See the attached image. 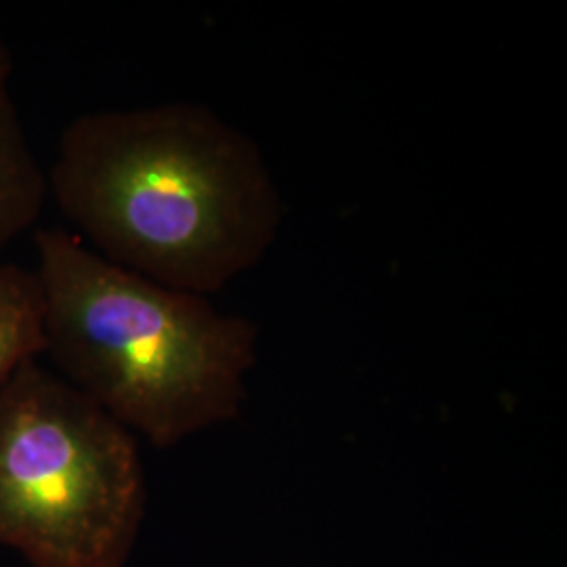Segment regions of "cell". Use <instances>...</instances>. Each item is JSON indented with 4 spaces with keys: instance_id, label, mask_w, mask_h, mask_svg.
I'll use <instances>...</instances> for the list:
<instances>
[{
    "instance_id": "1",
    "label": "cell",
    "mask_w": 567,
    "mask_h": 567,
    "mask_svg": "<svg viewBox=\"0 0 567 567\" xmlns=\"http://www.w3.org/2000/svg\"><path fill=\"white\" fill-rule=\"evenodd\" d=\"M47 179L93 252L206 299L259 264L282 224L259 145L196 103L82 114Z\"/></svg>"
},
{
    "instance_id": "2",
    "label": "cell",
    "mask_w": 567,
    "mask_h": 567,
    "mask_svg": "<svg viewBox=\"0 0 567 567\" xmlns=\"http://www.w3.org/2000/svg\"><path fill=\"white\" fill-rule=\"evenodd\" d=\"M34 244L61 379L156 447L240 416L257 326L105 261L72 231L39 229Z\"/></svg>"
},
{
    "instance_id": "3",
    "label": "cell",
    "mask_w": 567,
    "mask_h": 567,
    "mask_svg": "<svg viewBox=\"0 0 567 567\" xmlns=\"http://www.w3.org/2000/svg\"><path fill=\"white\" fill-rule=\"evenodd\" d=\"M137 437L39 362L0 389V547L30 567H124L145 517Z\"/></svg>"
},
{
    "instance_id": "4",
    "label": "cell",
    "mask_w": 567,
    "mask_h": 567,
    "mask_svg": "<svg viewBox=\"0 0 567 567\" xmlns=\"http://www.w3.org/2000/svg\"><path fill=\"white\" fill-rule=\"evenodd\" d=\"M13 55L0 39V255L41 217L49 179L32 152L11 91Z\"/></svg>"
},
{
    "instance_id": "5",
    "label": "cell",
    "mask_w": 567,
    "mask_h": 567,
    "mask_svg": "<svg viewBox=\"0 0 567 567\" xmlns=\"http://www.w3.org/2000/svg\"><path fill=\"white\" fill-rule=\"evenodd\" d=\"M44 353V290L37 269L0 264V389Z\"/></svg>"
}]
</instances>
